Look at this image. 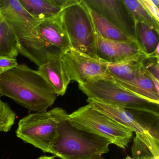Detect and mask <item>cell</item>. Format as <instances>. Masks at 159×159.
I'll list each match as a JSON object with an SVG mask.
<instances>
[{
  "label": "cell",
  "instance_id": "cell-15",
  "mask_svg": "<svg viewBox=\"0 0 159 159\" xmlns=\"http://www.w3.org/2000/svg\"><path fill=\"white\" fill-rule=\"evenodd\" d=\"M114 81L135 94L159 104V92L156 90L152 80L145 74L142 66L134 77L129 80Z\"/></svg>",
  "mask_w": 159,
  "mask_h": 159
},
{
  "label": "cell",
  "instance_id": "cell-19",
  "mask_svg": "<svg viewBox=\"0 0 159 159\" xmlns=\"http://www.w3.org/2000/svg\"><path fill=\"white\" fill-rule=\"evenodd\" d=\"M131 13L135 24H146L159 31V23L146 10L139 0H123Z\"/></svg>",
  "mask_w": 159,
  "mask_h": 159
},
{
  "label": "cell",
  "instance_id": "cell-21",
  "mask_svg": "<svg viewBox=\"0 0 159 159\" xmlns=\"http://www.w3.org/2000/svg\"><path fill=\"white\" fill-rule=\"evenodd\" d=\"M142 67L145 74L150 78L159 81V56H146L142 62Z\"/></svg>",
  "mask_w": 159,
  "mask_h": 159
},
{
  "label": "cell",
  "instance_id": "cell-2",
  "mask_svg": "<svg viewBox=\"0 0 159 159\" xmlns=\"http://www.w3.org/2000/svg\"><path fill=\"white\" fill-rule=\"evenodd\" d=\"M0 11L15 36L19 52L38 67L53 54L60 52L44 40L38 30L39 20L17 0H0Z\"/></svg>",
  "mask_w": 159,
  "mask_h": 159
},
{
  "label": "cell",
  "instance_id": "cell-12",
  "mask_svg": "<svg viewBox=\"0 0 159 159\" xmlns=\"http://www.w3.org/2000/svg\"><path fill=\"white\" fill-rule=\"evenodd\" d=\"M61 52L53 54L46 62L39 67L38 71L46 80L55 93L63 96L70 82L62 66Z\"/></svg>",
  "mask_w": 159,
  "mask_h": 159
},
{
  "label": "cell",
  "instance_id": "cell-26",
  "mask_svg": "<svg viewBox=\"0 0 159 159\" xmlns=\"http://www.w3.org/2000/svg\"><path fill=\"white\" fill-rule=\"evenodd\" d=\"M148 159H159V157H153V158H150Z\"/></svg>",
  "mask_w": 159,
  "mask_h": 159
},
{
  "label": "cell",
  "instance_id": "cell-22",
  "mask_svg": "<svg viewBox=\"0 0 159 159\" xmlns=\"http://www.w3.org/2000/svg\"><path fill=\"white\" fill-rule=\"evenodd\" d=\"M139 1L148 12L159 23V8L153 4L152 0H139Z\"/></svg>",
  "mask_w": 159,
  "mask_h": 159
},
{
  "label": "cell",
  "instance_id": "cell-27",
  "mask_svg": "<svg viewBox=\"0 0 159 159\" xmlns=\"http://www.w3.org/2000/svg\"><path fill=\"white\" fill-rule=\"evenodd\" d=\"M125 159H133L131 157H129V156H127Z\"/></svg>",
  "mask_w": 159,
  "mask_h": 159
},
{
  "label": "cell",
  "instance_id": "cell-4",
  "mask_svg": "<svg viewBox=\"0 0 159 159\" xmlns=\"http://www.w3.org/2000/svg\"><path fill=\"white\" fill-rule=\"evenodd\" d=\"M87 102L135 133V138L143 142L155 157H159V114L108 105L91 98H87Z\"/></svg>",
  "mask_w": 159,
  "mask_h": 159
},
{
  "label": "cell",
  "instance_id": "cell-16",
  "mask_svg": "<svg viewBox=\"0 0 159 159\" xmlns=\"http://www.w3.org/2000/svg\"><path fill=\"white\" fill-rule=\"evenodd\" d=\"M136 40L140 50L146 55L155 54L159 47V31L142 23L135 24Z\"/></svg>",
  "mask_w": 159,
  "mask_h": 159
},
{
  "label": "cell",
  "instance_id": "cell-10",
  "mask_svg": "<svg viewBox=\"0 0 159 159\" xmlns=\"http://www.w3.org/2000/svg\"><path fill=\"white\" fill-rule=\"evenodd\" d=\"M87 7L99 14L136 41L135 24L123 0H84Z\"/></svg>",
  "mask_w": 159,
  "mask_h": 159
},
{
  "label": "cell",
  "instance_id": "cell-8",
  "mask_svg": "<svg viewBox=\"0 0 159 159\" xmlns=\"http://www.w3.org/2000/svg\"><path fill=\"white\" fill-rule=\"evenodd\" d=\"M57 107L33 112L20 120L16 136L43 152L50 153L57 135Z\"/></svg>",
  "mask_w": 159,
  "mask_h": 159
},
{
  "label": "cell",
  "instance_id": "cell-18",
  "mask_svg": "<svg viewBox=\"0 0 159 159\" xmlns=\"http://www.w3.org/2000/svg\"><path fill=\"white\" fill-rule=\"evenodd\" d=\"M18 53L15 36L0 11V57L16 58Z\"/></svg>",
  "mask_w": 159,
  "mask_h": 159
},
{
  "label": "cell",
  "instance_id": "cell-9",
  "mask_svg": "<svg viewBox=\"0 0 159 159\" xmlns=\"http://www.w3.org/2000/svg\"><path fill=\"white\" fill-rule=\"evenodd\" d=\"M60 60L70 81L83 84L99 80H113L103 62L74 49L61 52Z\"/></svg>",
  "mask_w": 159,
  "mask_h": 159
},
{
  "label": "cell",
  "instance_id": "cell-5",
  "mask_svg": "<svg viewBox=\"0 0 159 159\" xmlns=\"http://www.w3.org/2000/svg\"><path fill=\"white\" fill-rule=\"evenodd\" d=\"M58 16L71 48L97 59L96 31L84 0H68Z\"/></svg>",
  "mask_w": 159,
  "mask_h": 159
},
{
  "label": "cell",
  "instance_id": "cell-25",
  "mask_svg": "<svg viewBox=\"0 0 159 159\" xmlns=\"http://www.w3.org/2000/svg\"><path fill=\"white\" fill-rule=\"evenodd\" d=\"M152 1L153 2V4L157 6L158 8H159V0H152Z\"/></svg>",
  "mask_w": 159,
  "mask_h": 159
},
{
  "label": "cell",
  "instance_id": "cell-14",
  "mask_svg": "<svg viewBox=\"0 0 159 159\" xmlns=\"http://www.w3.org/2000/svg\"><path fill=\"white\" fill-rule=\"evenodd\" d=\"M68 0H19L24 9L39 21L57 16Z\"/></svg>",
  "mask_w": 159,
  "mask_h": 159
},
{
  "label": "cell",
  "instance_id": "cell-1",
  "mask_svg": "<svg viewBox=\"0 0 159 159\" xmlns=\"http://www.w3.org/2000/svg\"><path fill=\"white\" fill-rule=\"evenodd\" d=\"M0 95L34 112L46 111L57 97L42 75L24 64L0 75Z\"/></svg>",
  "mask_w": 159,
  "mask_h": 159
},
{
  "label": "cell",
  "instance_id": "cell-6",
  "mask_svg": "<svg viewBox=\"0 0 159 159\" xmlns=\"http://www.w3.org/2000/svg\"><path fill=\"white\" fill-rule=\"evenodd\" d=\"M68 117L74 126L103 137L121 148L125 149L131 142V130L89 104L69 114Z\"/></svg>",
  "mask_w": 159,
  "mask_h": 159
},
{
  "label": "cell",
  "instance_id": "cell-24",
  "mask_svg": "<svg viewBox=\"0 0 159 159\" xmlns=\"http://www.w3.org/2000/svg\"><path fill=\"white\" fill-rule=\"evenodd\" d=\"M55 156H43L41 157H39L38 158V159H55Z\"/></svg>",
  "mask_w": 159,
  "mask_h": 159
},
{
  "label": "cell",
  "instance_id": "cell-17",
  "mask_svg": "<svg viewBox=\"0 0 159 159\" xmlns=\"http://www.w3.org/2000/svg\"><path fill=\"white\" fill-rule=\"evenodd\" d=\"M88 8L96 33L100 37L107 39L118 41H134L126 36L105 17Z\"/></svg>",
  "mask_w": 159,
  "mask_h": 159
},
{
  "label": "cell",
  "instance_id": "cell-3",
  "mask_svg": "<svg viewBox=\"0 0 159 159\" xmlns=\"http://www.w3.org/2000/svg\"><path fill=\"white\" fill-rule=\"evenodd\" d=\"M57 135L50 153L61 159H104L111 142L107 139L74 126L69 114L57 107Z\"/></svg>",
  "mask_w": 159,
  "mask_h": 159
},
{
  "label": "cell",
  "instance_id": "cell-28",
  "mask_svg": "<svg viewBox=\"0 0 159 159\" xmlns=\"http://www.w3.org/2000/svg\"><path fill=\"white\" fill-rule=\"evenodd\" d=\"M0 75H1V74H0Z\"/></svg>",
  "mask_w": 159,
  "mask_h": 159
},
{
  "label": "cell",
  "instance_id": "cell-11",
  "mask_svg": "<svg viewBox=\"0 0 159 159\" xmlns=\"http://www.w3.org/2000/svg\"><path fill=\"white\" fill-rule=\"evenodd\" d=\"M143 52L135 41L107 39L96 33L95 53L98 60L107 63L121 62Z\"/></svg>",
  "mask_w": 159,
  "mask_h": 159
},
{
  "label": "cell",
  "instance_id": "cell-7",
  "mask_svg": "<svg viewBox=\"0 0 159 159\" xmlns=\"http://www.w3.org/2000/svg\"><path fill=\"white\" fill-rule=\"evenodd\" d=\"M79 89L88 98L117 107L137 109L159 114V104L128 91L113 80H101L79 84Z\"/></svg>",
  "mask_w": 159,
  "mask_h": 159
},
{
  "label": "cell",
  "instance_id": "cell-13",
  "mask_svg": "<svg viewBox=\"0 0 159 159\" xmlns=\"http://www.w3.org/2000/svg\"><path fill=\"white\" fill-rule=\"evenodd\" d=\"M59 15L39 21L38 28L41 36L48 44L60 52H63L72 48L68 37L61 25Z\"/></svg>",
  "mask_w": 159,
  "mask_h": 159
},
{
  "label": "cell",
  "instance_id": "cell-23",
  "mask_svg": "<svg viewBox=\"0 0 159 159\" xmlns=\"http://www.w3.org/2000/svg\"><path fill=\"white\" fill-rule=\"evenodd\" d=\"M16 58H9L6 57H0V74L15 67L18 66Z\"/></svg>",
  "mask_w": 159,
  "mask_h": 159
},
{
  "label": "cell",
  "instance_id": "cell-20",
  "mask_svg": "<svg viewBox=\"0 0 159 159\" xmlns=\"http://www.w3.org/2000/svg\"><path fill=\"white\" fill-rule=\"evenodd\" d=\"M15 112L7 103L0 99V132H8L14 124Z\"/></svg>",
  "mask_w": 159,
  "mask_h": 159
}]
</instances>
